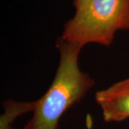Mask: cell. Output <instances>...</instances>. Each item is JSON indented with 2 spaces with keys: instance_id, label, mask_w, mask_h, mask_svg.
I'll use <instances>...</instances> for the list:
<instances>
[{
  "instance_id": "obj_4",
  "label": "cell",
  "mask_w": 129,
  "mask_h": 129,
  "mask_svg": "<svg viewBox=\"0 0 129 129\" xmlns=\"http://www.w3.org/2000/svg\"><path fill=\"white\" fill-rule=\"evenodd\" d=\"M8 129H14V128H12V126H10Z\"/></svg>"
},
{
  "instance_id": "obj_2",
  "label": "cell",
  "mask_w": 129,
  "mask_h": 129,
  "mask_svg": "<svg viewBox=\"0 0 129 129\" xmlns=\"http://www.w3.org/2000/svg\"><path fill=\"white\" fill-rule=\"evenodd\" d=\"M73 5L75 14L60 38L68 43L109 46L118 30L129 29V0H73Z\"/></svg>"
},
{
  "instance_id": "obj_3",
  "label": "cell",
  "mask_w": 129,
  "mask_h": 129,
  "mask_svg": "<svg viewBox=\"0 0 129 129\" xmlns=\"http://www.w3.org/2000/svg\"><path fill=\"white\" fill-rule=\"evenodd\" d=\"M95 100L107 122H120L129 118V78L97 92Z\"/></svg>"
},
{
  "instance_id": "obj_1",
  "label": "cell",
  "mask_w": 129,
  "mask_h": 129,
  "mask_svg": "<svg viewBox=\"0 0 129 129\" xmlns=\"http://www.w3.org/2000/svg\"><path fill=\"white\" fill-rule=\"evenodd\" d=\"M60 62L55 78L44 95L29 103L34 111L32 119L23 129H57L65 111L80 101L94 85V80L80 69L78 57L81 47L60 39L57 43Z\"/></svg>"
}]
</instances>
